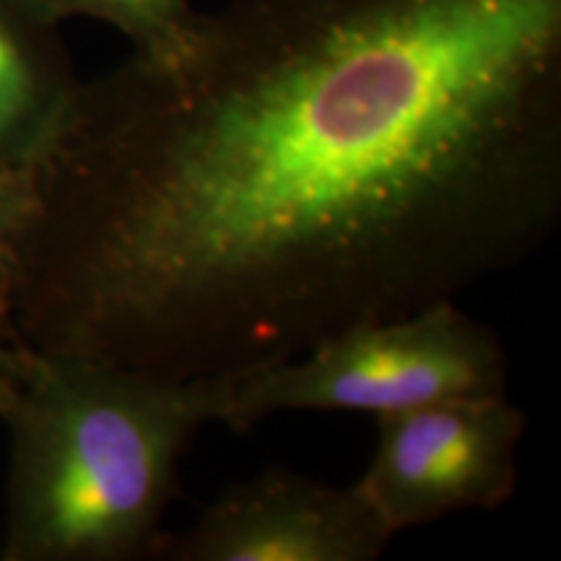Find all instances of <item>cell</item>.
<instances>
[{"instance_id": "obj_1", "label": "cell", "mask_w": 561, "mask_h": 561, "mask_svg": "<svg viewBox=\"0 0 561 561\" xmlns=\"http://www.w3.org/2000/svg\"><path fill=\"white\" fill-rule=\"evenodd\" d=\"M561 221V0H231L81 83L11 322L178 380L528 263Z\"/></svg>"}, {"instance_id": "obj_2", "label": "cell", "mask_w": 561, "mask_h": 561, "mask_svg": "<svg viewBox=\"0 0 561 561\" xmlns=\"http://www.w3.org/2000/svg\"><path fill=\"white\" fill-rule=\"evenodd\" d=\"M227 377L178 380L37 351L3 413V561H133L159 549L182 455L221 424Z\"/></svg>"}, {"instance_id": "obj_3", "label": "cell", "mask_w": 561, "mask_h": 561, "mask_svg": "<svg viewBox=\"0 0 561 561\" xmlns=\"http://www.w3.org/2000/svg\"><path fill=\"white\" fill-rule=\"evenodd\" d=\"M510 359L486 322L455 301L362 322L305 354L227 377L221 424L248 432L284 411L398 413L455 398L507 396Z\"/></svg>"}, {"instance_id": "obj_4", "label": "cell", "mask_w": 561, "mask_h": 561, "mask_svg": "<svg viewBox=\"0 0 561 561\" xmlns=\"http://www.w3.org/2000/svg\"><path fill=\"white\" fill-rule=\"evenodd\" d=\"M528 419L507 401L455 398L377 416V447L356 481L396 533L507 504Z\"/></svg>"}, {"instance_id": "obj_5", "label": "cell", "mask_w": 561, "mask_h": 561, "mask_svg": "<svg viewBox=\"0 0 561 561\" xmlns=\"http://www.w3.org/2000/svg\"><path fill=\"white\" fill-rule=\"evenodd\" d=\"M396 533L351 486L265 471L216 496L182 536L161 538L167 561H375Z\"/></svg>"}, {"instance_id": "obj_6", "label": "cell", "mask_w": 561, "mask_h": 561, "mask_svg": "<svg viewBox=\"0 0 561 561\" xmlns=\"http://www.w3.org/2000/svg\"><path fill=\"white\" fill-rule=\"evenodd\" d=\"M81 83L45 0H0V170H37Z\"/></svg>"}, {"instance_id": "obj_7", "label": "cell", "mask_w": 561, "mask_h": 561, "mask_svg": "<svg viewBox=\"0 0 561 561\" xmlns=\"http://www.w3.org/2000/svg\"><path fill=\"white\" fill-rule=\"evenodd\" d=\"M58 21L87 16L115 26L136 55H161L185 39L198 13L191 0H45Z\"/></svg>"}, {"instance_id": "obj_8", "label": "cell", "mask_w": 561, "mask_h": 561, "mask_svg": "<svg viewBox=\"0 0 561 561\" xmlns=\"http://www.w3.org/2000/svg\"><path fill=\"white\" fill-rule=\"evenodd\" d=\"M34 201V172L0 170V318L11 320L19 255Z\"/></svg>"}, {"instance_id": "obj_9", "label": "cell", "mask_w": 561, "mask_h": 561, "mask_svg": "<svg viewBox=\"0 0 561 561\" xmlns=\"http://www.w3.org/2000/svg\"><path fill=\"white\" fill-rule=\"evenodd\" d=\"M30 364V346L19 339L11 320L0 318V416L9 411Z\"/></svg>"}]
</instances>
